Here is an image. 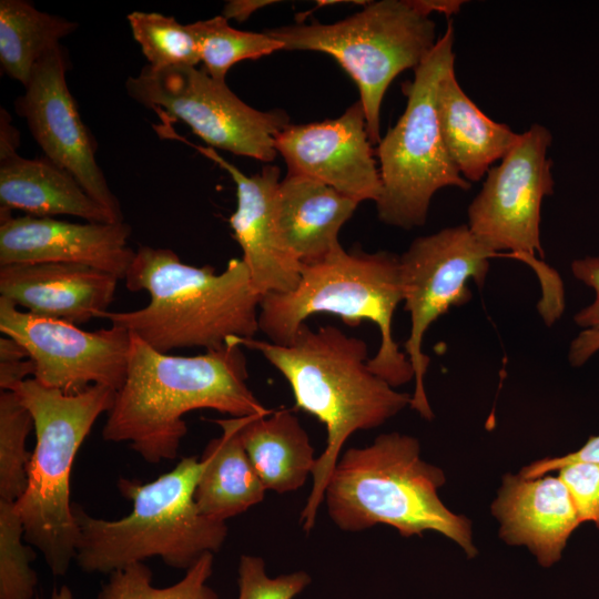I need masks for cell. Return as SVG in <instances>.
Wrapping results in <instances>:
<instances>
[{
	"label": "cell",
	"instance_id": "cell-8",
	"mask_svg": "<svg viewBox=\"0 0 599 599\" xmlns=\"http://www.w3.org/2000/svg\"><path fill=\"white\" fill-rule=\"evenodd\" d=\"M283 50L318 51L333 57L359 91L372 144L380 141V106L392 81L416 69L435 47L436 24L412 0L370 1L334 22H297L266 31Z\"/></svg>",
	"mask_w": 599,
	"mask_h": 599
},
{
	"label": "cell",
	"instance_id": "cell-32",
	"mask_svg": "<svg viewBox=\"0 0 599 599\" xmlns=\"http://www.w3.org/2000/svg\"><path fill=\"white\" fill-rule=\"evenodd\" d=\"M571 272L596 294L593 302L573 317L577 325L587 328L572 342L570 348L569 359L578 366L599 349V255L573 261Z\"/></svg>",
	"mask_w": 599,
	"mask_h": 599
},
{
	"label": "cell",
	"instance_id": "cell-4",
	"mask_svg": "<svg viewBox=\"0 0 599 599\" xmlns=\"http://www.w3.org/2000/svg\"><path fill=\"white\" fill-rule=\"evenodd\" d=\"M444 484V471L422 459L419 441L393 432L377 436L366 447H351L341 454L323 502L343 531L387 525L410 537L432 530L455 541L473 558L477 550L471 524L440 500L438 489Z\"/></svg>",
	"mask_w": 599,
	"mask_h": 599
},
{
	"label": "cell",
	"instance_id": "cell-38",
	"mask_svg": "<svg viewBox=\"0 0 599 599\" xmlns=\"http://www.w3.org/2000/svg\"><path fill=\"white\" fill-rule=\"evenodd\" d=\"M413 4L424 14L436 11L446 16L456 14L466 1L461 0H412Z\"/></svg>",
	"mask_w": 599,
	"mask_h": 599
},
{
	"label": "cell",
	"instance_id": "cell-3",
	"mask_svg": "<svg viewBox=\"0 0 599 599\" xmlns=\"http://www.w3.org/2000/svg\"><path fill=\"white\" fill-rule=\"evenodd\" d=\"M131 292L146 291L150 303L128 312L105 311L100 318L136 335L154 349L202 347L229 337L253 338L258 331L261 296L242 258L215 273L211 265L182 262L169 248L141 245L124 277Z\"/></svg>",
	"mask_w": 599,
	"mask_h": 599
},
{
	"label": "cell",
	"instance_id": "cell-16",
	"mask_svg": "<svg viewBox=\"0 0 599 599\" xmlns=\"http://www.w3.org/2000/svg\"><path fill=\"white\" fill-rule=\"evenodd\" d=\"M158 133L193 146L231 175L236 187V209L229 223L242 250V260L247 266L255 292L262 297L271 293L294 291L301 280L303 263L285 245L278 230V167L266 165L261 172L246 175L214 149L192 144L171 125L160 128Z\"/></svg>",
	"mask_w": 599,
	"mask_h": 599
},
{
	"label": "cell",
	"instance_id": "cell-10",
	"mask_svg": "<svg viewBox=\"0 0 599 599\" xmlns=\"http://www.w3.org/2000/svg\"><path fill=\"white\" fill-rule=\"evenodd\" d=\"M550 131L532 124L486 174L480 192L468 206V227L487 247L499 254L508 251L536 273L541 297L538 311L552 325L565 308L559 274L542 260L540 213L545 196L552 194V161L548 158Z\"/></svg>",
	"mask_w": 599,
	"mask_h": 599
},
{
	"label": "cell",
	"instance_id": "cell-25",
	"mask_svg": "<svg viewBox=\"0 0 599 599\" xmlns=\"http://www.w3.org/2000/svg\"><path fill=\"white\" fill-rule=\"evenodd\" d=\"M78 23L39 11L24 0L0 1V64L11 79L27 87L35 64Z\"/></svg>",
	"mask_w": 599,
	"mask_h": 599
},
{
	"label": "cell",
	"instance_id": "cell-27",
	"mask_svg": "<svg viewBox=\"0 0 599 599\" xmlns=\"http://www.w3.org/2000/svg\"><path fill=\"white\" fill-rule=\"evenodd\" d=\"M213 571V554L203 555L176 583L165 588L152 586V571L134 562L109 573L97 599H219L206 585Z\"/></svg>",
	"mask_w": 599,
	"mask_h": 599
},
{
	"label": "cell",
	"instance_id": "cell-22",
	"mask_svg": "<svg viewBox=\"0 0 599 599\" xmlns=\"http://www.w3.org/2000/svg\"><path fill=\"white\" fill-rule=\"evenodd\" d=\"M436 106L445 146L469 183L480 181L519 136L507 124L481 112L459 85L454 67L439 82Z\"/></svg>",
	"mask_w": 599,
	"mask_h": 599
},
{
	"label": "cell",
	"instance_id": "cell-20",
	"mask_svg": "<svg viewBox=\"0 0 599 599\" xmlns=\"http://www.w3.org/2000/svg\"><path fill=\"white\" fill-rule=\"evenodd\" d=\"M358 204L319 181L287 173L276 193L281 236L303 264L318 261L339 244V230Z\"/></svg>",
	"mask_w": 599,
	"mask_h": 599
},
{
	"label": "cell",
	"instance_id": "cell-35",
	"mask_svg": "<svg viewBox=\"0 0 599 599\" xmlns=\"http://www.w3.org/2000/svg\"><path fill=\"white\" fill-rule=\"evenodd\" d=\"M576 463L599 464V435L591 436L585 445L576 451L559 457L544 458L534 461L524 467L519 475L524 478H537L545 476L549 471L559 470L567 465Z\"/></svg>",
	"mask_w": 599,
	"mask_h": 599
},
{
	"label": "cell",
	"instance_id": "cell-37",
	"mask_svg": "<svg viewBox=\"0 0 599 599\" xmlns=\"http://www.w3.org/2000/svg\"><path fill=\"white\" fill-rule=\"evenodd\" d=\"M19 132L11 123V116L7 110L0 112V154L14 152L19 146Z\"/></svg>",
	"mask_w": 599,
	"mask_h": 599
},
{
	"label": "cell",
	"instance_id": "cell-19",
	"mask_svg": "<svg viewBox=\"0 0 599 599\" xmlns=\"http://www.w3.org/2000/svg\"><path fill=\"white\" fill-rule=\"evenodd\" d=\"M118 281L82 264H10L0 266V296L31 314L79 325L108 311Z\"/></svg>",
	"mask_w": 599,
	"mask_h": 599
},
{
	"label": "cell",
	"instance_id": "cell-5",
	"mask_svg": "<svg viewBox=\"0 0 599 599\" xmlns=\"http://www.w3.org/2000/svg\"><path fill=\"white\" fill-rule=\"evenodd\" d=\"M202 470L203 461L190 456L146 484L120 478L119 491L133 508L118 520L97 518L73 506L79 567L85 572L110 573L160 557L171 568L187 570L203 555L219 551L227 526L196 506L194 491Z\"/></svg>",
	"mask_w": 599,
	"mask_h": 599
},
{
	"label": "cell",
	"instance_id": "cell-11",
	"mask_svg": "<svg viewBox=\"0 0 599 599\" xmlns=\"http://www.w3.org/2000/svg\"><path fill=\"white\" fill-rule=\"evenodd\" d=\"M126 93L162 123L181 121L210 148L272 162L276 136L290 125L283 110L260 111L196 67L154 70L148 64L125 81Z\"/></svg>",
	"mask_w": 599,
	"mask_h": 599
},
{
	"label": "cell",
	"instance_id": "cell-29",
	"mask_svg": "<svg viewBox=\"0 0 599 599\" xmlns=\"http://www.w3.org/2000/svg\"><path fill=\"white\" fill-rule=\"evenodd\" d=\"M34 428L30 412L13 392L0 393V500L16 502L28 484L31 453L26 440Z\"/></svg>",
	"mask_w": 599,
	"mask_h": 599
},
{
	"label": "cell",
	"instance_id": "cell-17",
	"mask_svg": "<svg viewBox=\"0 0 599 599\" xmlns=\"http://www.w3.org/2000/svg\"><path fill=\"white\" fill-rule=\"evenodd\" d=\"M131 227L118 223H72L53 217H13L0 209V266L30 263H72L124 280L135 252L128 241Z\"/></svg>",
	"mask_w": 599,
	"mask_h": 599
},
{
	"label": "cell",
	"instance_id": "cell-15",
	"mask_svg": "<svg viewBox=\"0 0 599 599\" xmlns=\"http://www.w3.org/2000/svg\"><path fill=\"white\" fill-rule=\"evenodd\" d=\"M372 145L359 101L336 119L290 124L275 139L287 173L319 181L358 203L376 202L382 193Z\"/></svg>",
	"mask_w": 599,
	"mask_h": 599
},
{
	"label": "cell",
	"instance_id": "cell-39",
	"mask_svg": "<svg viewBox=\"0 0 599 599\" xmlns=\"http://www.w3.org/2000/svg\"><path fill=\"white\" fill-rule=\"evenodd\" d=\"M51 599H72V592L68 586L54 589Z\"/></svg>",
	"mask_w": 599,
	"mask_h": 599
},
{
	"label": "cell",
	"instance_id": "cell-31",
	"mask_svg": "<svg viewBox=\"0 0 599 599\" xmlns=\"http://www.w3.org/2000/svg\"><path fill=\"white\" fill-rule=\"evenodd\" d=\"M237 599H294L311 583L303 570L270 577L262 557L243 555L237 569Z\"/></svg>",
	"mask_w": 599,
	"mask_h": 599
},
{
	"label": "cell",
	"instance_id": "cell-28",
	"mask_svg": "<svg viewBox=\"0 0 599 599\" xmlns=\"http://www.w3.org/2000/svg\"><path fill=\"white\" fill-rule=\"evenodd\" d=\"M132 35L154 70L196 67L200 54L194 38L174 17L133 11L126 16Z\"/></svg>",
	"mask_w": 599,
	"mask_h": 599
},
{
	"label": "cell",
	"instance_id": "cell-36",
	"mask_svg": "<svg viewBox=\"0 0 599 599\" xmlns=\"http://www.w3.org/2000/svg\"><path fill=\"white\" fill-rule=\"evenodd\" d=\"M274 3V1L265 0H232L224 6L222 16L229 19H235L238 22L246 20L256 10Z\"/></svg>",
	"mask_w": 599,
	"mask_h": 599
},
{
	"label": "cell",
	"instance_id": "cell-21",
	"mask_svg": "<svg viewBox=\"0 0 599 599\" xmlns=\"http://www.w3.org/2000/svg\"><path fill=\"white\" fill-rule=\"evenodd\" d=\"M0 204L39 217L72 215L87 222H121L69 172L45 156L27 159L17 151L0 154Z\"/></svg>",
	"mask_w": 599,
	"mask_h": 599
},
{
	"label": "cell",
	"instance_id": "cell-6",
	"mask_svg": "<svg viewBox=\"0 0 599 599\" xmlns=\"http://www.w3.org/2000/svg\"><path fill=\"white\" fill-rule=\"evenodd\" d=\"M400 302L399 256L346 251L338 244L323 258L303 264L294 291L261 297L258 331L273 344L288 345L316 313L338 316L347 326L370 321L379 329L380 344L368 366L396 388L414 379L407 355L393 338V316Z\"/></svg>",
	"mask_w": 599,
	"mask_h": 599
},
{
	"label": "cell",
	"instance_id": "cell-34",
	"mask_svg": "<svg viewBox=\"0 0 599 599\" xmlns=\"http://www.w3.org/2000/svg\"><path fill=\"white\" fill-rule=\"evenodd\" d=\"M34 374V363L26 349L10 337L0 338V388L12 392Z\"/></svg>",
	"mask_w": 599,
	"mask_h": 599
},
{
	"label": "cell",
	"instance_id": "cell-30",
	"mask_svg": "<svg viewBox=\"0 0 599 599\" xmlns=\"http://www.w3.org/2000/svg\"><path fill=\"white\" fill-rule=\"evenodd\" d=\"M24 528L12 501L0 500V599H32L38 582L30 564L34 551L23 544Z\"/></svg>",
	"mask_w": 599,
	"mask_h": 599
},
{
	"label": "cell",
	"instance_id": "cell-33",
	"mask_svg": "<svg viewBox=\"0 0 599 599\" xmlns=\"http://www.w3.org/2000/svg\"><path fill=\"white\" fill-rule=\"evenodd\" d=\"M581 522L591 521L599 529V464L576 463L559 469Z\"/></svg>",
	"mask_w": 599,
	"mask_h": 599
},
{
	"label": "cell",
	"instance_id": "cell-1",
	"mask_svg": "<svg viewBox=\"0 0 599 599\" xmlns=\"http://www.w3.org/2000/svg\"><path fill=\"white\" fill-rule=\"evenodd\" d=\"M243 347L225 343L195 356L159 352L131 333L126 376L102 429L145 461L175 459L187 433L183 416L214 409L232 417L267 415L247 385Z\"/></svg>",
	"mask_w": 599,
	"mask_h": 599
},
{
	"label": "cell",
	"instance_id": "cell-18",
	"mask_svg": "<svg viewBox=\"0 0 599 599\" xmlns=\"http://www.w3.org/2000/svg\"><path fill=\"white\" fill-rule=\"evenodd\" d=\"M491 510L500 522L502 540L526 546L545 568L561 558L569 537L581 524L559 476L505 475Z\"/></svg>",
	"mask_w": 599,
	"mask_h": 599
},
{
	"label": "cell",
	"instance_id": "cell-26",
	"mask_svg": "<svg viewBox=\"0 0 599 599\" xmlns=\"http://www.w3.org/2000/svg\"><path fill=\"white\" fill-rule=\"evenodd\" d=\"M186 28L194 38L203 69L220 82H226L235 63L283 50V44L267 32L234 29L222 14L187 23Z\"/></svg>",
	"mask_w": 599,
	"mask_h": 599
},
{
	"label": "cell",
	"instance_id": "cell-13",
	"mask_svg": "<svg viewBox=\"0 0 599 599\" xmlns=\"http://www.w3.org/2000/svg\"><path fill=\"white\" fill-rule=\"evenodd\" d=\"M0 331L34 363L40 384L74 394L93 385L118 392L126 376L131 333L116 325L94 332L22 312L0 296Z\"/></svg>",
	"mask_w": 599,
	"mask_h": 599
},
{
	"label": "cell",
	"instance_id": "cell-7",
	"mask_svg": "<svg viewBox=\"0 0 599 599\" xmlns=\"http://www.w3.org/2000/svg\"><path fill=\"white\" fill-rule=\"evenodd\" d=\"M30 412L35 447L28 484L14 502L24 540L41 551L54 576H64L75 558L79 527L70 504V475L75 455L95 420L108 413L116 392L101 385L65 394L28 378L12 390Z\"/></svg>",
	"mask_w": 599,
	"mask_h": 599
},
{
	"label": "cell",
	"instance_id": "cell-9",
	"mask_svg": "<svg viewBox=\"0 0 599 599\" xmlns=\"http://www.w3.org/2000/svg\"><path fill=\"white\" fill-rule=\"evenodd\" d=\"M454 40V27L448 22L414 70V79L403 84L405 111L377 144L382 193L375 203L378 219L388 225L405 230L422 226L439 189H470L445 146L436 106L439 82L455 63Z\"/></svg>",
	"mask_w": 599,
	"mask_h": 599
},
{
	"label": "cell",
	"instance_id": "cell-2",
	"mask_svg": "<svg viewBox=\"0 0 599 599\" xmlns=\"http://www.w3.org/2000/svg\"><path fill=\"white\" fill-rule=\"evenodd\" d=\"M226 343L260 352L288 382L295 407L326 428V445L316 458L312 489L300 517L302 528L309 532L347 439L358 430L382 426L410 405L412 395L397 392L369 368L363 339L332 325L314 331L303 324L288 345L235 336Z\"/></svg>",
	"mask_w": 599,
	"mask_h": 599
},
{
	"label": "cell",
	"instance_id": "cell-12",
	"mask_svg": "<svg viewBox=\"0 0 599 599\" xmlns=\"http://www.w3.org/2000/svg\"><path fill=\"white\" fill-rule=\"evenodd\" d=\"M497 255L467 224H461L415 238L399 256L404 309L410 316V332L404 347L415 380L409 406L425 419L430 420L434 413L425 390L430 359L422 348L424 335L451 306H461L471 300L468 281L481 288L489 261Z\"/></svg>",
	"mask_w": 599,
	"mask_h": 599
},
{
	"label": "cell",
	"instance_id": "cell-14",
	"mask_svg": "<svg viewBox=\"0 0 599 599\" xmlns=\"http://www.w3.org/2000/svg\"><path fill=\"white\" fill-rule=\"evenodd\" d=\"M67 50H50L34 67L24 93L14 102L44 156L69 172L98 203L123 221L121 205L112 193L97 159L94 139L83 123L69 90Z\"/></svg>",
	"mask_w": 599,
	"mask_h": 599
},
{
	"label": "cell",
	"instance_id": "cell-23",
	"mask_svg": "<svg viewBox=\"0 0 599 599\" xmlns=\"http://www.w3.org/2000/svg\"><path fill=\"white\" fill-rule=\"evenodd\" d=\"M246 417L216 419L222 434L207 443L200 458L203 470L194 500L203 515L216 520L241 515L265 497L266 489L240 436Z\"/></svg>",
	"mask_w": 599,
	"mask_h": 599
},
{
	"label": "cell",
	"instance_id": "cell-24",
	"mask_svg": "<svg viewBox=\"0 0 599 599\" xmlns=\"http://www.w3.org/2000/svg\"><path fill=\"white\" fill-rule=\"evenodd\" d=\"M240 436L266 490L294 491L312 476L317 457L307 432L290 409L247 416Z\"/></svg>",
	"mask_w": 599,
	"mask_h": 599
}]
</instances>
